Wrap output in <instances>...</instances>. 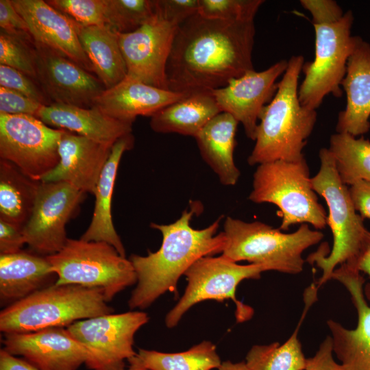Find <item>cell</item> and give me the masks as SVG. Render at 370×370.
<instances>
[{"mask_svg": "<svg viewBox=\"0 0 370 370\" xmlns=\"http://www.w3.org/2000/svg\"><path fill=\"white\" fill-rule=\"evenodd\" d=\"M238 121L221 112L195 137L200 154L224 186L235 185L241 175L234 160Z\"/></svg>", "mask_w": 370, "mask_h": 370, "instance_id": "cell-26", "label": "cell"}, {"mask_svg": "<svg viewBox=\"0 0 370 370\" xmlns=\"http://www.w3.org/2000/svg\"><path fill=\"white\" fill-rule=\"evenodd\" d=\"M134 145V137L132 133L120 138L113 145L93 194L95 202L92 218L87 230L80 237L86 241L106 242L123 257H125V249L112 221V199L121 158Z\"/></svg>", "mask_w": 370, "mask_h": 370, "instance_id": "cell-25", "label": "cell"}, {"mask_svg": "<svg viewBox=\"0 0 370 370\" xmlns=\"http://www.w3.org/2000/svg\"><path fill=\"white\" fill-rule=\"evenodd\" d=\"M3 349L39 370H77L90 360L89 352L64 327L25 333H5Z\"/></svg>", "mask_w": 370, "mask_h": 370, "instance_id": "cell-17", "label": "cell"}, {"mask_svg": "<svg viewBox=\"0 0 370 370\" xmlns=\"http://www.w3.org/2000/svg\"><path fill=\"white\" fill-rule=\"evenodd\" d=\"M39 184L1 160L0 219L23 228L32 214Z\"/></svg>", "mask_w": 370, "mask_h": 370, "instance_id": "cell-30", "label": "cell"}, {"mask_svg": "<svg viewBox=\"0 0 370 370\" xmlns=\"http://www.w3.org/2000/svg\"><path fill=\"white\" fill-rule=\"evenodd\" d=\"M11 2L26 21L36 42L94 73L92 65L79 39L78 23L46 1L11 0Z\"/></svg>", "mask_w": 370, "mask_h": 370, "instance_id": "cell-19", "label": "cell"}, {"mask_svg": "<svg viewBox=\"0 0 370 370\" xmlns=\"http://www.w3.org/2000/svg\"><path fill=\"white\" fill-rule=\"evenodd\" d=\"M26 244L23 228L0 219V254H12Z\"/></svg>", "mask_w": 370, "mask_h": 370, "instance_id": "cell-43", "label": "cell"}, {"mask_svg": "<svg viewBox=\"0 0 370 370\" xmlns=\"http://www.w3.org/2000/svg\"><path fill=\"white\" fill-rule=\"evenodd\" d=\"M331 279L346 288L358 314L354 329H347L332 319L327 321L333 352L346 370H370V306L364 295L365 280L361 273L348 263L336 268Z\"/></svg>", "mask_w": 370, "mask_h": 370, "instance_id": "cell-18", "label": "cell"}, {"mask_svg": "<svg viewBox=\"0 0 370 370\" xmlns=\"http://www.w3.org/2000/svg\"><path fill=\"white\" fill-rule=\"evenodd\" d=\"M35 56L36 80L53 103L92 108L106 89L95 75L36 42Z\"/></svg>", "mask_w": 370, "mask_h": 370, "instance_id": "cell-15", "label": "cell"}, {"mask_svg": "<svg viewBox=\"0 0 370 370\" xmlns=\"http://www.w3.org/2000/svg\"><path fill=\"white\" fill-rule=\"evenodd\" d=\"M287 66L288 61L282 60L264 71H249L211 91L221 112L230 114L241 123L252 140L256 139L258 121L265 107L276 93V80Z\"/></svg>", "mask_w": 370, "mask_h": 370, "instance_id": "cell-16", "label": "cell"}, {"mask_svg": "<svg viewBox=\"0 0 370 370\" xmlns=\"http://www.w3.org/2000/svg\"><path fill=\"white\" fill-rule=\"evenodd\" d=\"M137 356L148 370H212L222 362L216 345L208 341L177 353L139 349Z\"/></svg>", "mask_w": 370, "mask_h": 370, "instance_id": "cell-32", "label": "cell"}, {"mask_svg": "<svg viewBox=\"0 0 370 370\" xmlns=\"http://www.w3.org/2000/svg\"><path fill=\"white\" fill-rule=\"evenodd\" d=\"M319 156L320 169L311 177V185L328 207L327 225L332 231L333 245L328 256L327 249L323 245L306 260L310 264L315 263L322 271L317 282V288L331 280L337 266L358 256L367 230L364 219L354 208L347 186L337 173L332 154L328 149L322 148Z\"/></svg>", "mask_w": 370, "mask_h": 370, "instance_id": "cell-6", "label": "cell"}, {"mask_svg": "<svg viewBox=\"0 0 370 370\" xmlns=\"http://www.w3.org/2000/svg\"><path fill=\"white\" fill-rule=\"evenodd\" d=\"M149 319L146 312L130 311L77 321L66 328L89 352L88 369L125 370V361L137 354L133 348L135 334Z\"/></svg>", "mask_w": 370, "mask_h": 370, "instance_id": "cell-12", "label": "cell"}, {"mask_svg": "<svg viewBox=\"0 0 370 370\" xmlns=\"http://www.w3.org/2000/svg\"><path fill=\"white\" fill-rule=\"evenodd\" d=\"M0 27L1 31L10 36L34 42L26 21L11 0H0Z\"/></svg>", "mask_w": 370, "mask_h": 370, "instance_id": "cell-40", "label": "cell"}, {"mask_svg": "<svg viewBox=\"0 0 370 370\" xmlns=\"http://www.w3.org/2000/svg\"><path fill=\"white\" fill-rule=\"evenodd\" d=\"M129 367L126 370H148L138 358L137 354L128 361Z\"/></svg>", "mask_w": 370, "mask_h": 370, "instance_id": "cell-48", "label": "cell"}, {"mask_svg": "<svg viewBox=\"0 0 370 370\" xmlns=\"http://www.w3.org/2000/svg\"><path fill=\"white\" fill-rule=\"evenodd\" d=\"M218 370H250L245 361L238 362H232L230 360H226L221 362Z\"/></svg>", "mask_w": 370, "mask_h": 370, "instance_id": "cell-47", "label": "cell"}, {"mask_svg": "<svg viewBox=\"0 0 370 370\" xmlns=\"http://www.w3.org/2000/svg\"><path fill=\"white\" fill-rule=\"evenodd\" d=\"M302 56H292L271 102L265 107L257 127L249 165L276 160H303V149L317 121L316 110L303 106L298 97V79Z\"/></svg>", "mask_w": 370, "mask_h": 370, "instance_id": "cell-3", "label": "cell"}, {"mask_svg": "<svg viewBox=\"0 0 370 370\" xmlns=\"http://www.w3.org/2000/svg\"><path fill=\"white\" fill-rule=\"evenodd\" d=\"M347 96L345 109L338 114L336 130L354 136L370 129V45L360 42L350 56L342 81Z\"/></svg>", "mask_w": 370, "mask_h": 370, "instance_id": "cell-23", "label": "cell"}, {"mask_svg": "<svg viewBox=\"0 0 370 370\" xmlns=\"http://www.w3.org/2000/svg\"><path fill=\"white\" fill-rule=\"evenodd\" d=\"M64 130L52 128L36 116L0 114V158L25 176L40 182L60 160Z\"/></svg>", "mask_w": 370, "mask_h": 370, "instance_id": "cell-11", "label": "cell"}, {"mask_svg": "<svg viewBox=\"0 0 370 370\" xmlns=\"http://www.w3.org/2000/svg\"><path fill=\"white\" fill-rule=\"evenodd\" d=\"M46 258L57 275L55 284L99 288L107 302L137 283L130 259L104 241L68 238L59 252Z\"/></svg>", "mask_w": 370, "mask_h": 370, "instance_id": "cell-8", "label": "cell"}, {"mask_svg": "<svg viewBox=\"0 0 370 370\" xmlns=\"http://www.w3.org/2000/svg\"><path fill=\"white\" fill-rule=\"evenodd\" d=\"M353 21L352 12L348 10L336 23L313 25L314 58L304 64L302 71L305 77L298 90L299 100L303 106L316 110L326 95L342 96L340 86L347 73L348 60L362 40L352 35Z\"/></svg>", "mask_w": 370, "mask_h": 370, "instance_id": "cell-9", "label": "cell"}, {"mask_svg": "<svg viewBox=\"0 0 370 370\" xmlns=\"http://www.w3.org/2000/svg\"><path fill=\"white\" fill-rule=\"evenodd\" d=\"M223 229L226 243L221 255L224 257L293 275L303 271L304 251L323 238L321 232L311 230L306 223L286 234L260 221L246 222L230 217L225 219Z\"/></svg>", "mask_w": 370, "mask_h": 370, "instance_id": "cell-5", "label": "cell"}, {"mask_svg": "<svg viewBox=\"0 0 370 370\" xmlns=\"http://www.w3.org/2000/svg\"><path fill=\"white\" fill-rule=\"evenodd\" d=\"M254 21L232 22L196 13L176 30L166 64L169 90L211 92L254 70Z\"/></svg>", "mask_w": 370, "mask_h": 370, "instance_id": "cell-1", "label": "cell"}, {"mask_svg": "<svg viewBox=\"0 0 370 370\" xmlns=\"http://www.w3.org/2000/svg\"><path fill=\"white\" fill-rule=\"evenodd\" d=\"M221 112L211 92H196L168 105L151 116L150 127L158 133L193 136Z\"/></svg>", "mask_w": 370, "mask_h": 370, "instance_id": "cell-27", "label": "cell"}, {"mask_svg": "<svg viewBox=\"0 0 370 370\" xmlns=\"http://www.w3.org/2000/svg\"><path fill=\"white\" fill-rule=\"evenodd\" d=\"M85 193L64 182H40L34 208L23 227L26 244L32 252L47 256L65 245V227L84 199Z\"/></svg>", "mask_w": 370, "mask_h": 370, "instance_id": "cell-13", "label": "cell"}, {"mask_svg": "<svg viewBox=\"0 0 370 370\" xmlns=\"http://www.w3.org/2000/svg\"><path fill=\"white\" fill-rule=\"evenodd\" d=\"M188 95L146 84L129 76L106 89L95 106L107 115L133 123L138 116H151L156 112Z\"/></svg>", "mask_w": 370, "mask_h": 370, "instance_id": "cell-21", "label": "cell"}, {"mask_svg": "<svg viewBox=\"0 0 370 370\" xmlns=\"http://www.w3.org/2000/svg\"><path fill=\"white\" fill-rule=\"evenodd\" d=\"M77 33L94 73L106 89L126 77L127 67L116 32L107 25L84 27L78 24Z\"/></svg>", "mask_w": 370, "mask_h": 370, "instance_id": "cell-28", "label": "cell"}, {"mask_svg": "<svg viewBox=\"0 0 370 370\" xmlns=\"http://www.w3.org/2000/svg\"><path fill=\"white\" fill-rule=\"evenodd\" d=\"M347 263L370 278V231L366 230L358 256ZM367 296L370 300V285L367 288Z\"/></svg>", "mask_w": 370, "mask_h": 370, "instance_id": "cell-45", "label": "cell"}, {"mask_svg": "<svg viewBox=\"0 0 370 370\" xmlns=\"http://www.w3.org/2000/svg\"><path fill=\"white\" fill-rule=\"evenodd\" d=\"M0 64L15 69L36 80L35 41H27L1 31Z\"/></svg>", "mask_w": 370, "mask_h": 370, "instance_id": "cell-35", "label": "cell"}, {"mask_svg": "<svg viewBox=\"0 0 370 370\" xmlns=\"http://www.w3.org/2000/svg\"><path fill=\"white\" fill-rule=\"evenodd\" d=\"M341 181L352 186L360 180L370 182V141L348 133L332 134L330 148Z\"/></svg>", "mask_w": 370, "mask_h": 370, "instance_id": "cell-31", "label": "cell"}, {"mask_svg": "<svg viewBox=\"0 0 370 370\" xmlns=\"http://www.w3.org/2000/svg\"><path fill=\"white\" fill-rule=\"evenodd\" d=\"M194 211L185 210L170 224L151 223L162 236L160 249L147 256L132 254L137 283L128 300L131 310L145 309L166 292L177 293L179 279L199 259L223 252L226 238L217 234L221 217L204 229L190 225Z\"/></svg>", "mask_w": 370, "mask_h": 370, "instance_id": "cell-2", "label": "cell"}, {"mask_svg": "<svg viewBox=\"0 0 370 370\" xmlns=\"http://www.w3.org/2000/svg\"><path fill=\"white\" fill-rule=\"evenodd\" d=\"M52 7L82 26H104L103 0H48Z\"/></svg>", "mask_w": 370, "mask_h": 370, "instance_id": "cell-36", "label": "cell"}, {"mask_svg": "<svg viewBox=\"0 0 370 370\" xmlns=\"http://www.w3.org/2000/svg\"><path fill=\"white\" fill-rule=\"evenodd\" d=\"M249 199L256 204L276 206L282 217L280 230L304 223L318 230L327 225V213L312 187L305 158L297 162L276 160L258 164Z\"/></svg>", "mask_w": 370, "mask_h": 370, "instance_id": "cell-7", "label": "cell"}, {"mask_svg": "<svg viewBox=\"0 0 370 370\" xmlns=\"http://www.w3.org/2000/svg\"><path fill=\"white\" fill-rule=\"evenodd\" d=\"M42 106L18 92L0 86V114L36 116Z\"/></svg>", "mask_w": 370, "mask_h": 370, "instance_id": "cell-38", "label": "cell"}, {"mask_svg": "<svg viewBox=\"0 0 370 370\" xmlns=\"http://www.w3.org/2000/svg\"><path fill=\"white\" fill-rule=\"evenodd\" d=\"M318 288L312 284L304 295V309L296 328L288 339L280 345L274 342L268 345H255L245 358L250 370H304L306 358L298 338V332L313 303L317 300Z\"/></svg>", "mask_w": 370, "mask_h": 370, "instance_id": "cell-29", "label": "cell"}, {"mask_svg": "<svg viewBox=\"0 0 370 370\" xmlns=\"http://www.w3.org/2000/svg\"><path fill=\"white\" fill-rule=\"evenodd\" d=\"M262 0H198L203 17L232 22L254 21Z\"/></svg>", "mask_w": 370, "mask_h": 370, "instance_id": "cell-34", "label": "cell"}, {"mask_svg": "<svg viewBox=\"0 0 370 370\" xmlns=\"http://www.w3.org/2000/svg\"><path fill=\"white\" fill-rule=\"evenodd\" d=\"M99 288L76 284H53L7 306L0 313V330L32 332L53 327H67L86 319L111 314Z\"/></svg>", "mask_w": 370, "mask_h": 370, "instance_id": "cell-4", "label": "cell"}, {"mask_svg": "<svg viewBox=\"0 0 370 370\" xmlns=\"http://www.w3.org/2000/svg\"><path fill=\"white\" fill-rule=\"evenodd\" d=\"M301 5L312 15L313 25H329L339 21L344 13L332 0H301Z\"/></svg>", "mask_w": 370, "mask_h": 370, "instance_id": "cell-41", "label": "cell"}, {"mask_svg": "<svg viewBox=\"0 0 370 370\" xmlns=\"http://www.w3.org/2000/svg\"><path fill=\"white\" fill-rule=\"evenodd\" d=\"M112 146L64 130L59 143V162L40 182H64L84 193L94 194Z\"/></svg>", "mask_w": 370, "mask_h": 370, "instance_id": "cell-20", "label": "cell"}, {"mask_svg": "<svg viewBox=\"0 0 370 370\" xmlns=\"http://www.w3.org/2000/svg\"><path fill=\"white\" fill-rule=\"evenodd\" d=\"M57 279L46 256L24 251L0 255L1 306H9L51 286Z\"/></svg>", "mask_w": 370, "mask_h": 370, "instance_id": "cell-24", "label": "cell"}, {"mask_svg": "<svg viewBox=\"0 0 370 370\" xmlns=\"http://www.w3.org/2000/svg\"><path fill=\"white\" fill-rule=\"evenodd\" d=\"M156 4V3H155ZM177 26L155 12L136 31L119 34V43L127 76L146 84L169 90L166 64Z\"/></svg>", "mask_w": 370, "mask_h": 370, "instance_id": "cell-14", "label": "cell"}, {"mask_svg": "<svg viewBox=\"0 0 370 370\" xmlns=\"http://www.w3.org/2000/svg\"><path fill=\"white\" fill-rule=\"evenodd\" d=\"M0 86L18 92L43 106L53 103L35 79L3 64H0Z\"/></svg>", "mask_w": 370, "mask_h": 370, "instance_id": "cell-37", "label": "cell"}, {"mask_svg": "<svg viewBox=\"0 0 370 370\" xmlns=\"http://www.w3.org/2000/svg\"><path fill=\"white\" fill-rule=\"evenodd\" d=\"M0 370H39L26 360L17 358L3 349L0 351Z\"/></svg>", "mask_w": 370, "mask_h": 370, "instance_id": "cell-46", "label": "cell"}, {"mask_svg": "<svg viewBox=\"0 0 370 370\" xmlns=\"http://www.w3.org/2000/svg\"><path fill=\"white\" fill-rule=\"evenodd\" d=\"M155 3L159 15L177 27L198 12V0H155Z\"/></svg>", "mask_w": 370, "mask_h": 370, "instance_id": "cell-39", "label": "cell"}, {"mask_svg": "<svg viewBox=\"0 0 370 370\" xmlns=\"http://www.w3.org/2000/svg\"><path fill=\"white\" fill-rule=\"evenodd\" d=\"M349 191L356 212L362 218L370 219V182L358 181L350 186Z\"/></svg>", "mask_w": 370, "mask_h": 370, "instance_id": "cell-44", "label": "cell"}, {"mask_svg": "<svg viewBox=\"0 0 370 370\" xmlns=\"http://www.w3.org/2000/svg\"><path fill=\"white\" fill-rule=\"evenodd\" d=\"M106 25L119 34L140 28L153 14L155 0H103Z\"/></svg>", "mask_w": 370, "mask_h": 370, "instance_id": "cell-33", "label": "cell"}, {"mask_svg": "<svg viewBox=\"0 0 370 370\" xmlns=\"http://www.w3.org/2000/svg\"><path fill=\"white\" fill-rule=\"evenodd\" d=\"M266 271H269L266 266L239 264L222 255L199 259L184 275L187 286L183 295L166 315V326L175 327L190 308L206 300L231 299L236 305V321H248L252 317L254 310L236 299V287L244 280L260 279L261 273Z\"/></svg>", "mask_w": 370, "mask_h": 370, "instance_id": "cell-10", "label": "cell"}, {"mask_svg": "<svg viewBox=\"0 0 370 370\" xmlns=\"http://www.w3.org/2000/svg\"><path fill=\"white\" fill-rule=\"evenodd\" d=\"M36 117L49 127L109 145L132 130V123L114 119L96 106L86 108L53 103L42 106Z\"/></svg>", "mask_w": 370, "mask_h": 370, "instance_id": "cell-22", "label": "cell"}, {"mask_svg": "<svg viewBox=\"0 0 370 370\" xmlns=\"http://www.w3.org/2000/svg\"><path fill=\"white\" fill-rule=\"evenodd\" d=\"M333 343L330 335L321 343L314 356L306 358L304 370H346L333 358Z\"/></svg>", "mask_w": 370, "mask_h": 370, "instance_id": "cell-42", "label": "cell"}]
</instances>
